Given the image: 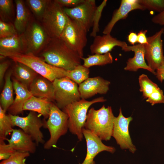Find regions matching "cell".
<instances>
[{
	"instance_id": "6da1fadb",
	"label": "cell",
	"mask_w": 164,
	"mask_h": 164,
	"mask_svg": "<svg viewBox=\"0 0 164 164\" xmlns=\"http://www.w3.org/2000/svg\"><path fill=\"white\" fill-rule=\"evenodd\" d=\"M38 55L48 64L66 70H73L81 64V57L60 37L51 38Z\"/></svg>"
},
{
	"instance_id": "7a4b0ae2",
	"label": "cell",
	"mask_w": 164,
	"mask_h": 164,
	"mask_svg": "<svg viewBox=\"0 0 164 164\" xmlns=\"http://www.w3.org/2000/svg\"><path fill=\"white\" fill-rule=\"evenodd\" d=\"M114 117L111 106L103 105L97 110L92 108L87 113L84 128L101 140L109 141L112 135Z\"/></svg>"
},
{
	"instance_id": "3957f363",
	"label": "cell",
	"mask_w": 164,
	"mask_h": 164,
	"mask_svg": "<svg viewBox=\"0 0 164 164\" xmlns=\"http://www.w3.org/2000/svg\"><path fill=\"white\" fill-rule=\"evenodd\" d=\"M106 101L103 97L89 101L81 99L69 104L63 109V111L68 116L69 130L72 134L76 135L79 141H81L83 138L82 129L84 128L88 108L94 103Z\"/></svg>"
},
{
	"instance_id": "277c9868",
	"label": "cell",
	"mask_w": 164,
	"mask_h": 164,
	"mask_svg": "<svg viewBox=\"0 0 164 164\" xmlns=\"http://www.w3.org/2000/svg\"><path fill=\"white\" fill-rule=\"evenodd\" d=\"M6 57L12 59L15 62L26 65L38 74L52 82L56 79L66 77L67 70L51 65L33 54L13 53L7 55Z\"/></svg>"
},
{
	"instance_id": "5b68a950",
	"label": "cell",
	"mask_w": 164,
	"mask_h": 164,
	"mask_svg": "<svg viewBox=\"0 0 164 164\" xmlns=\"http://www.w3.org/2000/svg\"><path fill=\"white\" fill-rule=\"evenodd\" d=\"M43 127L48 129L49 139L44 144L45 149L54 147L60 138L65 135L68 128V116L56 105L52 103L48 119L44 121Z\"/></svg>"
},
{
	"instance_id": "8992f818",
	"label": "cell",
	"mask_w": 164,
	"mask_h": 164,
	"mask_svg": "<svg viewBox=\"0 0 164 164\" xmlns=\"http://www.w3.org/2000/svg\"><path fill=\"white\" fill-rule=\"evenodd\" d=\"M63 8L55 0H49L40 21L51 38L60 37L68 20Z\"/></svg>"
},
{
	"instance_id": "52a82bcc",
	"label": "cell",
	"mask_w": 164,
	"mask_h": 164,
	"mask_svg": "<svg viewBox=\"0 0 164 164\" xmlns=\"http://www.w3.org/2000/svg\"><path fill=\"white\" fill-rule=\"evenodd\" d=\"M22 34L26 46V53L36 56L42 51L51 38L41 22L32 17Z\"/></svg>"
},
{
	"instance_id": "ba28073f",
	"label": "cell",
	"mask_w": 164,
	"mask_h": 164,
	"mask_svg": "<svg viewBox=\"0 0 164 164\" xmlns=\"http://www.w3.org/2000/svg\"><path fill=\"white\" fill-rule=\"evenodd\" d=\"M86 28L78 22L68 17L66 24L60 37L73 50L81 57L87 43Z\"/></svg>"
},
{
	"instance_id": "9c48e42d",
	"label": "cell",
	"mask_w": 164,
	"mask_h": 164,
	"mask_svg": "<svg viewBox=\"0 0 164 164\" xmlns=\"http://www.w3.org/2000/svg\"><path fill=\"white\" fill-rule=\"evenodd\" d=\"M53 83L54 88V101L60 109L80 100L77 84L67 77L56 79Z\"/></svg>"
},
{
	"instance_id": "30bf717a",
	"label": "cell",
	"mask_w": 164,
	"mask_h": 164,
	"mask_svg": "<svg viewBox=\"0 0 164 164\" xmlns=\"http://www.w3.org/2000/svg\"><path fill=\"white\" fill-rule=\"evenodd\" d=\"M14 127L17 126L30 136L38 146L45 143L44 136L40 130L43 127V121L35 112L30 111L26 117H20L9 114Z\"/></svg>"
},
{
	"instance_id": "8fae6325",
	"label": "cell",
	"mask_w": 164,
	"mask_h": 164,
	"mask_svg": "<svg viewBox=\"0 0 164 164\" xmlns=\"http://www.w3.org/2000/svg\"><path fill=\"white\" fill-rule=\"evenodd\" d=\"M164 27L153 35L147 37L148 43L145 44V58L148 66L155 71L164 66L163 41L161 38Z\"/></svg>"
},
{
	"instance_id": "7c38bea8",
	"label": "cell",
	"mask_w": 164,
	"mask_h": 164,
	"mask_svg": "<svg viewBox=\"0 0 164 164\" xmlns=\"http://www.w3.org/2000/svg\"><path fill=\"white\" fill-rule=\"evenodd\" d=\"M132 119L131 116L125 117L120 108L118 115L117 117H115L114 119L112 136L121 149H128L134 153L136 149L132 143L129 131V124Z\"/></svg>"
},
{
	"instance_id": "4fadbf2b",
	"label": "cell",
	"mask_w": 164,
	"mask_h": 164,
	"mask_svg": "<svg viewBox=\"0 0 164 164\" xmlns=\"http://www.w3.org/2000/svg\"><path fill=\"white\" fill-rule=\"evenodd\" d=\"M97 6L95 0H84L73 8H63L67 15L83 25L88 32L93 26V19Z\"/></svg>"
},
{
	"instance_id": "5bb4252c",
	"label": "cell",
	"mask_w": 164,
	"mask_h": 164,
	"mask_svg": "<svg viewBox=\"0 0 164 164\" xmlns=\"http://www.w3.org/2000/svg\"><path fill=\"white\" fill-rule=\"evenodd\" d=\"M82 133L86 142L87 152L83 162L79 164H95L94 159L101 152L106 151L113 153L115 152L114 147L104 144L102 140L90 131L84 128Z\"/></svg>"
},
{
	"instance_id": "9a60e30c",
	"label": "cell",
	"mask_w": 164,
	"mask_h": 164,
	"mask_svg": "<svg viewBox=\"0 0 164 164\" xmlns=\"http://www.w3.org/2000/svg\"><path fill=\"white\" fill-rule=\"evenodd\" d=\"M110 82L98 76L88 78L78 87L81 98H88L97 94H106L109 89Z\"/></svg>"
},
{
	"instance_id": "2e32d148",
	"label": "cell",
	"mask_w": 164,
	"mask_h": 164,
	"mask_svg": "<svg viewBox=\"0 0 164 164\" xmlns=\"http://www.w3.org/2000/svg\"><path fill=\"white\" fill-rule=\"evenodd\" d=\"M128 46L125 42L113 37L110 34H106L97 35L94 37L90 49L93 54H103L109 52L115 46L121 47L122 50L126 52Z\"/></svg>"
},
{
	"instance_id": "e0dca14e",
	"label": "cell",
	"mask_w": 164,
	"mask_h": 164,
	"mask_svg": "<svg viewBox=\"0 0 164 164\" xmlns=\"http://www.w3.org/2000/svg\"><path fill=\"white\" fill-rule=\"evenodd\" d=\"M8 144L15 151L34 153L37 145L31 137L21 129H13Z\"/></svg>"
},
{
	"instance_id": "ac0fdd59",
	"label": "cell",
	"mask_w": 164,
	"mask_h": 164,
	"mask_svg": "<svg viewBox=\"0 0 164 164\" xmlns=\"http://www.w3.org/2000/svg\"><path fill=\"white\" fill-rule=\"evenodd\" d=\"M136 9L145 10L144 7L138 2V0H122L119 8L114 12L111 19L105 27L103 33L110 34L117 22L121 19H126L130 12Z\"/></svg>"
},
{
	"instance_id": "d6986e66",
	"label": "cell",
	"mask_w": 164,
	"mask_h": 164,
	"mask_svg": "<svg viewBox=\"0 0 164 164\" xmlns=\"http://www.w3.org/2000/svg\"><path fill=\"white\" fill-rule=\"evenodd\" d=\"M29 88L32 96L46 98L51 101H54V88L53 83L43 76L38 75Z\"/></svg>"
},
{
	"instance_id": "ffe728a7",
	"label": "cell",
	"mask_w": 164,
	"mask_h": 164,
	"mask_svg": "<svg viewBox=\"0 0 164 164\" xmlns=\"http://www.w3.org/2000/svg\"><path fill=\"white\" fill-rule=\"evenodd\" d=\"M133 51L134 56L130 58L126 62L124 70H126L136 71L139 69L146 70L155 75V72L152 70L145 62V44H138L128 46L126 51Z\"/></svg>"
},
{
	"instance_id": "44dd1931",
	"label": "cell",
	"mask_w": 164,
	"mask_h": 164,
	"mask_svg": "<svg viewBox=\"0 0 164 164\" xmlns=\"http://www.w3.org/2000/svg\"><path fill=\"white\" fill-rule=\"evenodd\" d=\"M26 52V44L22 34L0 38V54L3 57L8 54Z\"/></svg>"
},
{
	"instance_id": "7402d4cb",
	"label": "cell",
	"mask_w": 164,
	"mask_h": 164,
	"mask_svg": "<svg viewBox=\"0 0 164 164\" xmlns=\"http://www.w3.org/2000/svg\"><path fill=\"white\" fill-rule=\"evenodd\" d=\"M12 83L16 97L8 111L9 114L17 115L23 112L24 104L32 95L27 87L16 79H13Z\"/></svg>"
},
{
	"instance_id": "603a6c76",
	"label": "cell",
	"mask_w": 164,
	"mask_h": 164,
	"mask_svg": "<svg viewBox=\"0 0 164 164\" xmlns=\"http://www.w3.org/2000/svg\"><path fill=\"white\" fill-rule=\"evenodd\" d=\"M52 103L47 98L32 96L24 104L23 111L37 112L46 119L48 118Z\"/></svg>"
},
{
	"instance_id": "cb8c5ba5",
	"label": "cell",
	"mask_w": 164,
	"mask_h": 164,
	"mask_svg": "<svg viewBox=\"0 0 164 164\" xmlns=\"http://www.w3.org/2000/svg\"><path fill=\"white\" fill-rule=\"evenodd\" d=\"M15 2L16 15L14 25L18 34L20 35L24 32L32 17L23 1L15 0Z\"/></svg>"
},
{
	"instance_id": "d4e9b609",
	"label": "cell",
	"mask_w": 164,
	"mask_h": 164,
	"mask_svg": "<svg viewBox=\"0 0 164 164\" xmlns=\"http://www.w3.org/2000/svg\"><path fill=\"white\" fill-rule=\"evenodd\" d=\"M15 62L14 70H12L15 79L28 88L38 74L26 65L19 62Z\"/></svg>"
},
{
	"instance_id": "484cf974",
	"label": "cell",
	"mask_w": 164,
	"mask_h": 164,
	"mask_svg": "<svg viewBox=\"0 0 164 164\" xmlns=\"http://www.w3.org/2000/svg\"><path fill=\"white\" fill-rule=\"evenodd\" d=\"M12 72V70H10L6 73L4 88L0 96V106L6 112L14 101L13 97L14 89L12 82L11 80Z\"/></svg>"
},
{
	"instance_id": "4316f807",
	"label": "cell",
	"mask_w": 164,
	"mask_h": 164,
	"mask_svg": "<svg viewBox=\"0 0 164 164\" xmlns=\"http://www.w3.org/2000/svg\"><path fill=\"white\" fill-rule=\"evenodd\" d=\"M87 57H81L84 62L83 65L85 67L89 68L94 66H103L113 62V59L110 52L103 54H94L88 55Z\"/></svg>"
},
{
	"instance_id": "83f0119b",
	"label": "cell",
	"mask_w": 164,
	"mask_h": 164,
	"mask_svg": "<svg viewBox=\"0 0 164 164\" xmlns=\"http://www.w3.org/2000/svg\"><path fill=\"white\" fill-rule=\"evenodd\" d=\"M13 127L9 114H6L0 106V142L6 140L7 136L12 133Z\"/></svg>"
},
{
	"instance_id": "f1b7e54d",
	"label": "cell",
	"mask_w": 164,
	"mask_h": 164,
	"mask_svg": "<svg viewBox=\"0 0 164 164\" xmlns=\"http://www.w3.org/2000/svg\"><path fill=\"white\" fill-rule=\"evenodd\" d=\"M89 68L80 64L73 70H67L66 77L80 85L89 78Z\"/></svg>"
},
{
	"instance_id": "f546056e",
	"label": "cell",
	"mask_w": 164,
	"mask_h": 164,
	"mask_svg": "<svg viewBox=\"0 0 164 164\" xmlns=\"http://www.w3.org/2000/svg\"><path fill=\"white\" fill-rule=\"evenodd\" d=\"M140 91L142 92L144 99H147L158 87L156 84L153 82L147 75L142 74L138 78Z\"/></svg>"
},
{
	"instance_id": "4dcf8cb0",
	"label": "cell",
	"mask_w": 164,
	"mask_h": 164,
	"mask_svg": "<svg viewBox=\"0 0 164 164\" xmlns=\"http://www.w3.org/2000/svg\"><path fill=\"white\" fill-rule=\"evenodd\" d=\"M49 0H26V2L35 16L41 21Z\"/></svg>"
},
{
	"instance_id": "1f68e13d",
	"label": "cell",
	"mask_w": 164,
	"mask_h": 164,
	"mask_svg": "<svg viewBox=\"0 0 164 164\" xmlns=\"http://www.w3.org/2000/svg\"><path fill=\"white\" fill-rule=\"evenodd\" d=\"M145 9L160 13L164 10V0H138Z\"/></svg>"
},
{
	"instance_id": "d6a6232c",
	"label": "cell",
	"mask_w": 164,
	"mask_h": 164,
	"mask_svg": "<svg viewBox=\"0 0 164 164\" xmlns=\"http://www.w3.org/2000/svg\"><path fill=\"white\" fill-rule=\"evenodd\" d=\"M30 154L28 152L15 151L8 159L2 160L0 164H26V159Z\"/></svg>"
},
{
	"instance_id": "836d02e7",
	"label": "cell",
	"mask_w": 164,
	"mask_h": 164,
	"mask_svg": "<svg viewBox=\"0 0 164 164\" xmlns=\"http://www.w3.org/2000/svg\"><path fill=\"white\" fill-rule=\"evenodd\" d=\"M107 2V0H104L100 5L97 7L93 19L92 30L90 35L91 36L95 37L99 31V20L101 16L103 10L106 5Z\"/></svg>"
},
{
	"instance_id": "e575fe53",
	"label": "cell",
	"mask_w": 164,
	"mask_h": 164,
	"mask_svg": "<svg viewBox=\"0 0 164 164\" xmlns=\"http://www.w3.org/2000/svg\"><path fill=\"white\" fill-rule=\"evenodd\" d=\"M13 8L12 0H0V15L1 20L6 22L10 19Z\"/></svg>"
},
{
	"instance_id": "d590c367",
	"label": "cell",
	"mask_w": 164,
	"mask_h": 164,
	"mask_svg": "<svg viewBox=\"0 0 164 164\" xmlns=\"http://www.w3.org/2000/svg\"><path fill=\"white\" fill-rule=\"evenodd\" d=\"M18 34L14 25L11 22L0 20V38Z\"/></svg>"
},
{
	"instance_id": "8d00e7d4",
	"label": "cell",
	"mask_w": 164,
	"mask_h": 164,
	"mask_svg": "<svg viewBox=\"0 0 164 164\" xmlns=\"http://www.w3.org/2000/svg\"><path fill=\"white\" fill-rule=\"evenodd\" d=\"M146 101L153 106L155 104L164 103V95L162 91L159 87L156 89L149 97Z\"/></svg>"
},
{
	"instance_id": "74e56055",
	"label": "cell",
	"mask_w": 164,
	"mask_h": 164,
	"mask_svg": "<svg viewBox=\"0 0 164 164\" xmlns=\"http://www.w3.org/2000/svg\"><path fill=\"white\" fill-rule=\"evenodd\" d=\"M16 151L8 143L4 141L0 142V160H3L8 159Z\"/></svg>"
},
{
	"instance_id": "f35d334b",
	"label": "cell",
	"mask_w": 164,
	"mask_h": 164,
	"mask_svg": "<svg viewBox=\"0 0 164 164\" xmlns=\"http://www.w3.org/2000/svg\"><path fill=\"white\" fill-rule=\"evenodd\" d=\"M62 7L74 8L83 3L84 0H55Z\"/></svg>"
},
{
	"instance_id": "ab89813d",
	"label": "cell",
	"mask_w": 164,
	"mask_h": 164,
	"mask_svg": "<svg viewBox=\"0 0 164 164\" xmlns=\"http://www.w3.org/2000/svg\"><path fill=\"white\" fill-rule=\"evenodd\" d=\"M8 61H5L0 64V84L1 86L2 85L5 73L9 66Z\"/></svg>"
},
{
	"instance_id": "60d3db41",
	"label": "cell",
	"mask_w": 164,
	"mask_h": 164,
	"mask_svg": "<svg viewBox=\"0 0 164 164\" xmlns=\"http://www.w3.org/2000/svg\"><path fill=\"white\" fill-rule=\"evenodd\" d=\"M152 21L155 24L164 26V10L153 17Z\"/></svg>"
},
{
	"instance_id": "b9f144b4",
	"label": "cell",
	"mask_w": 164,
	"mask_h": 164,
	"mask_svg": "<svg viewBox=\"0 0 164 164\" xmlns=\"http://www.w3.org/2000/svg\"><path fill=\"white\" fill-rule=\"evenodd\" d=\"M147 32V30L140 31L138 33L137 42L140 44H145L148 43L147 37L146 34Z\"/></svg>"
},
{
	"instance_id": "7bdbcfd3",
	"label": "cell",
	"mask_w": 164,
	"mask_h": 164,
	"mask_svg": "<svg viewBox=\"0 0 164 164\" xmlns=\"http://www.w3.org/2000/svg\"><path fill=\"white\" fill-rule=\"evenodd\" d=\"M155 75L161 82L164 80V66L156 70Z\"/></svg>"
},
{
	"instance_id": "ee69618b",
	"label": "cell",
	"mask_w": 164,
	"mask_h": 164,
	"mask_svg": "<svg viewBox=\"0 0 164 164\" xmlns=\"http://www.w3.org/2000/svg\"><path fill=\"white\" fill-rule=\"evenodd\" d=\"M128 40L131 44L134 45V44L137 42V35L135 32H132L128 36Z\"/></svg>"
}]
</instances>
